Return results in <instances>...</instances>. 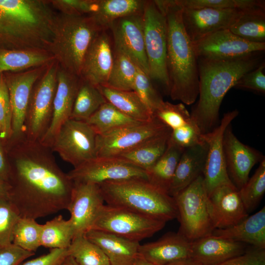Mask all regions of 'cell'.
Here are the masks:
<instances>
[{
    "label": "cell",
    "instance_id": "cell-7",
    "mask_svg": "<svg viewBox=\"0 0 265 265\" xmlns=\"http://www.w3.org/2000/svg\"><path fill=\"white\" fill-rule=\"evenodd\" d=\"M180 226L178 233L191 242L214 230L208 207L203 175L174 197Z\"/></svg>",
    "mask_w": 265,
    "mask_h": 265
},
{
    "label": "cell",
    "instance_id": "cell-41",
    "mask_svg": "<svg viewBox=\"0 0 265 265\" xmlns=\"http://www.w3.org/2000/svg\"><path fill=\"white\" fill-rule=\"evenodd\" d=\"M238 191L248 213L254 210L265 192V158L260 162L252 177L248 179Z\"/></svg>",
    "mask_w": 265,
    "mask_h": 265
},
{
    "label": "cell",
    "instance_id": "cell-54",
    "mask_svg": "<svg viewBox=\"0 0 265 265\" xmlns=\"http://www.w3.org/2000/svg\"><path fill=\"white\" fill-rule=\"evenodd\" d=\"M9 185L7 183L0 180V197L9 198Z\"/></svg>",
    "mask_w": 265,
    "mask_h": 265
},
{
    "label": "cell",
    "instance_id": "cell-25",
    "mask_svg": "<svg viewBox=\"0 0 265 265\" xmlns=\"http://www.w3.org/2000/svg\"><path fill=\"white\" fill-rule=\"evenodd\" d=\"M246 250L243 243L211 235L191 241L190 253L202 265H220Z\"/></svg>",
    "mask_w": 265,
    "mask_h": 265
},
{
    "label": "cell",
    "instance_id": "cell-11",
    "mask_svg": "<svg viewBox=\"0 0 265 265\" xmlns=\"http://www.w3.org/2000/svg\"><path fill=\"white\" fill-rule=\"evenodd\" d=\"M97 135L86 121L69 119L61 127L50 148L76 167L97 157Z\"/></svg>",
    "mask_w": 265,
    "mask_h": 265
},
{
    "label": "cell",
    "instance_id": "cell-16",
    "mask_svg": "<svg viewBox=\"0 0 265 265\" xmlns=\"http://www.w3.org/2000/svg\"><path fill=\"white\" fill-rule=\"evenodd\" d=\"M198 58L226 60L263 52L265 43L249 42L231 32L228 28L213 32L193 42Z\"/></svg>",
    "mask_w": 265,
    "mask_h": 265
},
{
    "label": "cell",
    "instance_id": "cell-50",
    "mask_svg": "<svg viewBox=\"0 0 265 265\" xmlns=\"http://www.w3.org/2000/svg\"><path fill=\"white\" fill-rule=\"evenodd\" d=\"M220 265H265V249L253 247Z\"/></svg>",
    "mask_w": 265,
    "mask_h": 265
},
{
    "label": "cell",
    "instance_id": "cell-39",
    "mask_svg": "<svg viewBox=\"0 0 265 265\" xmlns=\"http://www.w3.org/2000/svg\"><path fill=\"white\" fill-rule=\"evenodd\" d=\"M68 251L79 265H110L102 250L84 235L74 238Z\"/></svg>",
    "mask_w": 265,
    "mask_h": 265
},
{
    "label": "cell",
    "instance_id": "cell-6",
    "mask_svg": "<svg viewBox=\"0 0 265 265\" xmlns=\"http://www.w3.org/2000/svg\"><path fill=\"white\" fill-rule=\"evenodd\" d=\"M102 29L91 15L57 14L48 51L58 65L80 77L86 53Z\"/></svg>",
    "mask_w": 265,
    "mask_h": 265
},
{
    "label": "cell",
    "instance_id": "cell-43",
    "mask_svg": "<svg viewBox=\"0 0 265 265\" xmlns=\"http://www.w3.org/2000/svg\"><path fill=\"white\" fill-rule=\"evenodd\" d=\"M177 1L182 7L189 8L244 10L265 8V1L260 0H177Z\"/></svg>",
    "mask_w": 265,
    "mask_h": 265
},
{
    "label": "cell",
    "instance_id": "cell-37",
    "mask_svg": "<svg viewBox=\"0 0 265 265\" xmlns=\"http://www.w3.org/2000/svg\"><path fill=\"white\" fill-rule=\"evenodd\" d=\"M106 102L97 86L81 80L70 119L86 121Z\"/></svg>",
    "mask_w": 265,
    "mask_h": 265
},
{
    "label": "cell",
    "instance_id": "cell-15",
    "mask_svg": "<svg viewBox=\"0 0 265 265\" xmlns=\"http://www.w3.org/2000/svg\"><path fill=\"white\" fill-rule=\"evenodd\" d=\"M238 113L236 109L225 113L218 126L202 134V139L207 145L203 177L208 196L217 186L232 182L227 170L223 140L225 131Z\"/></svg>",
    "mask_w": 265,
    "mask_h": 265
},
{
    "label": "cell",
    "instance_id": "cell-35",
    "mask_svg": "<svg viewBox=\"0 0 265 265\" xmlns=\"http://www.w3.org/2000/svg\"><path fill=\"white\" fill-rule=\"evenodd\" d=\"M73 238L70 220H65L61 215L56 216L44 224H42L41 246L50 249H68Z\"/></svg>",
    "mask_w": 265,
    "mask_h": 265
},
{
    "label": "cell",
    "instance_id": "cell-30",
    "mask_svg": "<svg viewBox=\"0 0 265 265\" xmlns=\"http://www.w3.org/2000/svg\"><path fill=\"white\" fill-rule=\"evenodd\" d=\"M170 133L171 130L169 129L115 158L146 172L165 152Z\"/></svg>",
    "mask_w": 265,
    "mask_h": 265
},
{
    "label": "cell",
    "instance_id": "cell-44",
    "mask_svg": "<svg viewBox=\"0 0 265 265\" xmlns=\"http://www.w3.org/2000/svg\"><path fill=\"white\" fill-rule=\"evenodd\" d=\"M133 91L153 115L164 101L153 86L150 77L139 68L135 77Z\"/></svg>",
    "mask_w": 265,
    "mask_h": 265
},
{
    "label": "cell",
    "instance_id": "cell-34",
    "mask_svg": "<svg viewBox=\"0 0 265 265\" xmlns=\"http://www.w3.org/2000/svg\"><path fill=\"white\" fill-rule=\"evenodd\" d=\"M228 29L248 42L265 43V8L245 10Z\"/></svg>",
    "mask_w": 265,
    "mask_h": 265
},
{
    "label": "cell",
    "instance_id": "cell-40",
    "mask_svg": "<svg viewBox=\"0 0 265 265\" xmlns=\"http://www.w3.org/2000/svg\"><path fill=\"white\" fill-rule=\"evenodd\" d=\"M42 224L36 219L20 217L13 232L12 244L29 252H35L40 245Z\"/></svg>",
    "mask_w": 265,
    "mask_h": 265
},
{
    "label": "cell",
    "instance_id": "cell-14",
    "mask_svg": "<svg viewBox=\"0 0 265 265\" xmlns=\"http://www.w3.org/2000/svg\"><path fill=\"white\" fill-rule=\"evenodd\" d=\"M67 175L73 183L98 185L110 181L147 179L145 171L115 157H96L74 167Z\"/></svg>",
    "mask_w": 265,
    "mask_h": 265
},
{
    "label": "cell",
    "instance_id": "cell-46",
    "mask_svg": "<svg viewBox=\"0 0 265 265\" xmlns=\"http://www.w3.org/2000/svg\"><path fill=\"white\" fill-rule=\"evenodd\" d=\"M12 134V112L9 96L3 74H0V140L6 145Z\"/></svg>",
    "mask_w": 265,
    "mask_h": 265
},
{
    "label": "cell",
    "instance_id": "cell-13",
    "mask_svg": "<svg viewBox=\"0 0 265 265\" xmlns=\"http://www.w3.org/2000/svg\"><path fill=\"white\" fill-rule=\"evenodd\" d=\"M47 66L3 74L8 90L12 112V134L7 143L18 141L25 136V122L31 92L35 82Z\"/></svg>",
    "mask_w": 265,
    "mask_h": 265
},
{
    "label": "cell",
    "instance_id": "cell-3",
    "mask_svg": "<svg viewBox=\"0 0 265 265\" xmlns=\"http://www.w3.org/2000/svg\"><path fill=\"white\" fill-rule=\"evenodd\" d=\"M56 15L48 0H0V49L48 51Z\"/></svg>",
    "mask_w": 265,
    "mask_h": 265
},
{
    "label": "cell",
    "instance_id": "cell-36",
    "mask_svg": "<svg viewBox=\"0 0 265 265\" xmlns=\"http://www.w3.org/2000/svg\"><path fill=\"white\" fill-rule=\"evenodd\" d=\"M112 67L105 86L123 91H133L138 67L126 54L114 48Z\"/></svg>",
    "mask_w": 265,
    "mask_h": 265
},
{
    "label": "cell",
    "instance_id": "cell-38",
    "mask_svg": "<svg viewBox=\"0 0 265 265\" xmlns=\"http://www.w3.org/2000/svg\"><path fill=\"white\" fill-rule=\"evenodd\" d=\"M97 135L109 132L122 127L139 122L125 115L106 102L86 121Z\"/></svg>",
    "mask_w": 265,
    "mask_h": 265
},
{
    "label": "cell",
    "instance_id": "cell-55",
    "mask_svg": "<svg viewBox=\"0 0 265 265\" xmlns=\"http://www.w3.org/2000/svg\"><path fill=\"white\" fill-rule=\"evenodd\" d=\"M61 265H79L74 258L69 255L65 259Z\"/></svg>",
    "mask_w": 265,
    "mask_h": 265
},
{
    "label": "cell",
    "instance_id": "cell-26",
    "mask_svg": "<svg viewBox=\"0 0 265 265\" xmlns=\"http://www.w3.org/2000/svg\"><path fill=\"white\" fill-rule=\"evenodd\" d=\"M207 153L203 143L184 149L177 165L168 194L174 197L202 175Z\"/></svg>",
    "mask_w": 265,
    "mask_h": 265
},
{
    "label": "cell",
    "instance_id": "cell-47",
    "mask_svg": "<svg viewBox=\"0 0 265 265\" xmlns=\"http://www.w3.org/2000/svg\"><path fill=\"white\" fill-rule=\"evenodd\" d=\"M53 8L59 13L70 15H92L97 10L99 0H48Z\"/></svg>",
    "mask_w": 265,
    "mask_h": 265
},
{
    "label": "cell",
    "instance_id": "cell-56",
    "mask_svg": "<svg viewBox=\"0 0 265 265\" xmlns=\"http://www.w3.org/2000/svg\"><path fill=\"white\" fill-rule=\"evenodd\" d=\"M133 265H154L140 257H138Z\"/></svg>",
    "mask_w": 265,
    "mask_h": 265
},
{
    "label": "cell",
    "instance_id": "cell-53",
    "mask_svg": "<svg viewBox=\"0 0 265 265\" xmlns=\"http://www.w3.org/2000/svg\"><path fill=\"white\" fill-rule=\"evenodd\" d=\"M168 265H202L196 260L192 258H187L181 260Z\"/></svg>",
    "mask_w": 265,
    "mask_h": 265
},
{
    "label": "cell",
    "instance_id": "cell-17",
    "mask_svg": "<svg viewBox=\"0 0 265 265\" xmlns=\"http://www.w3.org/2000/svg\"><path fill=\"white\" fill-rule=\"evenodd\" d=\"M104 205V198L99 185L73 183L67 210L71 214L69 220L74 238L84 235L92 228Z\"/></svg>",
    "mask_w": 265,
    "mask_h": 265
},
{
    "label": "cell",
    "instance_id": "cell-18",
    "mask_svg": "<svg viewBox=\"0 0 265 265\" xmlns=\"http://www.w3.org/2000/svg\"><path fill=\"white\" fill-rule=\"evenodd\" d=\"M114 48L129 56L149 76L145 51L142 14L118 19L110 25Z\"/></svg>",
    "mask_w": 265,
    "mask_h": 265
},
{
    "label": "cell",
    "instance_id": "cell-12",
    "mask_svg": "<svg viewBox=\"0 0 265 265\" xmlns=\"http://www.w3.org/2000/svg\"><path fill=\"white\" fill-rule=\"evenodd\" d=\"M170 129L156 117L96 137V157H116Z\"/></svg>",
    "mask_w": 265,
    "mask_h": 265
},
{
    "label": "cell",
    "instance_id": "cell-22",
    "mask_svg": "<svg viewBox=\"0 0 265 265\" xmlns=\"http://www.w3.org/2000/svg\"><path fill=\"white\" fill-rule=\"evenodd\" d=\"M208 207L214 229L233 226L248 216L238 189L232 182L221 185L213 190L208 196Z\"/></svg>",
    "mask_w": 265,
    "mask_h": 265
},
{
    "label": "cell",
    "instance_id": "cell-23",
    "mask_svg": "<svg viewBox=\"0 0 265 265\" xmlns=\"http://www.w3.org/2000/svg\"><path fill=\"white\" fill-rule=\"evenodd\" d=\"M111 41L105 30L96 35L84 57L80 75L81 80L97 87L106 85L114 60Z\"/></svg>",
    "mask_w": 265,
    "mask_h": 265
},
{
    "label": "cell",
    "instance_id": "cell-8",
    "mask_svg": "<svg viewBox=\"0 0 265 265\" xmlns=\"http://www.w3.org/2000/svg\"><path fill=\"white\" fill-rule=\"evenodd\" d=\"M146 54L149 77L169 94L167 57V30L165 16L155 0H146L142 13Z\"/></svg>",
    "mask_w": 265,
    "mask_h": 265
},
{
    "label": "cell",
    "instance_id": "cell-27",
    "mask_svg": "<svg viewBox=\"0 0 265 265\" xmlns=\"http://www.w3.org/2000/svg\"><path fill=\"white\" fill-rule=\"evenodd\" d=\"M84 236L102 250L110 265H133L138 257L139 242L94 229Z\"/></svg>",
    "mask_w": 265,
    "mask_h": 265
},
{
    "label": "cell",
    "instance_id": "cell-20",
    "mask_svg": "<svg viewBox=\"0 0 265 265\" xmlns=\"http://www.w3.org/2000/svg\"><path fill=\"white\" fill-rule=\"evenodd\" d=\"M56 80L52 120L47 132L39 141L49 147L61 127L70 118L81 79L58 65Z\"/></svg>",
    "mask_w": 265,
    "mask_h": 265
},
{
    "label": "cell",
    "instance_id": "cell-5",
    "mask_svg": "<svg viewBox=\"0 0 265 265\" xmlns=\"http://www.w3.org/2000/svg\"><path fill=\"white\" fill-rule=\"evenodd\" d=\"M99 186L107 205L126 208L166 223L177 218L174 198L146 179L106 182Z\"/></svg>",
    "mask_w": 265,
    "mask_h": 265
},
{
    "label": "cell",
    "instance_id": "cell-29",
    "mask_svg": "<svg viewBox=\"0 0 265 265\" xmlns=\"http://www.w3.org/2000/svg\"><path fill=\"white\" fill-rule=\"evenodd\" d=\"M54 60L47 50L0 49V74L47 66Z\"/></svg>",
    "mask_w": 265,
    "mask_h": 265
},
{
    "label": "cell",
    "instance_id": "cell-24",
    "mask_svg": "<svg viewBox=\"0 0 265 265\" xmlns=\"http://www.w3.org/2000/svg\"><path fill=\"white\" fill-rule=\"evenodd\" d=\"M190 243L178 232L169 233L157 241L140 244L138 256L154 265H168L190 258Z\"/></svg>",
    "mask_w": 265,
    "mask_h": 265
},
{
    "label": "cell",
    "instance_id": "cell-48",
    "mask_svg": "<svg viewBox=\"0 0 265 265\" xmlns=\"http://www.w3.org/2000/svg\"><path fill=\"white\" fill-rule=\"evenodd\" d=\"M265 61L258 66L244 74L236 82L234 87L248 89L258 93H265Z\"/></svg>",
    "mask_w": 265,
    "mask_h": 265
},
{
    "label": "cell",
    "instance_id": "cell-52",
    "mask_svg": "<svg viewBox=\"0 0 265 265\" xmlns=\"http://www.w3.org/2000/svg\"><path fill=\"white\" fill-rule=\"evenodd\" d=\"M4 145L0 140V180L8 183L10 176V166Z\"/></svg>",
    "mask_w": 265,
    "mask_h": 265
},
{
    "label": "cell",
    "instance_id": "cell-2",
    "mask_svg": "<svg viewBox=\"0 0 265 265\" xmlns=\"http://www.w3.org/2000/svg\"><path fill=\"white\" fill-rule=\"evenodd\" d=\"M261 53L226 60L198 58L199 99L190 115L202 134L215 128L228 91L244 74L264 61Z\"/></svg>",
    "mask_w": 265,
    "mask_h": 265
},
{
    "label": "cell",
    "instance_id": "cell-1",
    "mask_svg": "<svg viewBox=\"0 0 265 265\" xmlns=\"http://www.w3.org/2000/svg\"><path fill=\"white\" fill-rule=\"evenodd\" d=\"M6 146L8 199L19 215L36 219L67 210L73 182L57 164L51 148L25 136Z\"/></svg>",
    "mask_w": 265,
    "mask_h": 265
},
{
    "label": "cell",
    "instance_id": "cell-21",
    "mask_svg": "<svg viewBox=\"0 0 265 265\" xmlns=\"http://www.w3.org/2000/svg\"><path fill=\"white\" fill-rule=\"evenodd\" d=\"M223 144L229 178L239 189L248 180L253 167L265 157L258 151L242 143L234 134L231 124L225 131Z\"/></svg>",
    "mask_w": 265,
    "mask_h": 265
},
{
    "label": "cell",
    "instance_id": "cell-45",
    "mask_svg": "<svg viewBox=\"0 0 265 265\" xmlns=\"http://www.w3.org/2000/svg\"><path fill=\"white\" fill-rule=\"evenodd\" d=\"M20 217L9 200L0 197V248L12 244L13 230Z\"/></svg>",
    "mask_w": 265,
    "mask_h": 265
},
{
    "label": "cell",
    "instance_id": "cell-28",
    "mask_svg": "<svg viewBox=\"0 0 265 265\" xmlns=\"http://www.w3.org/2000/svg\"><path fill=\"white\" fill-rule=\"evenodd\" d=\"M223 238L265 249V208L233 226L215 229L212 234Z\"/></svg>",
    "mask_w": 265,
    "mask_h": 265
},
{
    "label": "cell",
    "instance_id": "cell-33",
    "mask_svg": "<svg viewBox=\"0 0 265 265\" xmlns=\"http://www.w3.org/2000/svg\"><path fill=\"white\" fill-rule=\"evenodd\" d=\"M145 1L141 0H99L98 9L91 16L102 30H106L118 19L142 14Z\"/></svg>",
    "mask_w": 265,
    "mask_h": 265
},
{
    "label": "cell",
    "instance_id": "cell-10",
    "mask_svg": "<svg viewBox=\"0 0 265 265\" xmlns=\"http://www.w3.org/2000/svg\"><path fill=\"white\" fill-rule=\"evenodd\" d=\"M165 224L126 208L105 204L91 229L139 242L161 230Z\"/></svg>",
    "mask_w": 265,
    "mask_h": 265
},
{
    "label": "cell",
    "instance_id": "cell-49",
    "mask_svg": "<svg viewBox=\"0 0 265 265\" xmlns=\"http://www.w3.org/2000/svg\"><path fill=\"white\" fill-rule=\"evenodd\" d=\"M34 252L25 250L13 244L0 248V265H20Z\"/></svg>",
    "mask_w": 265,
    "mask_h": 265
},
{
    "label": "cell",
    "instance_id": "cell-51",
    "mask_svg": "<svg viewBox=\"0 0 265 265\" xmlns=\"http://www.w3.org/2000/svg\"><path fill=\"white\" fill-rule=\"evenodd\" d=\"M68 255V249H52L47 254L24 261L20 265H61Z\"/></svg>",
    "mask_w": 265,
    "mask_h": 265
},
{
    "label": "cell",
    "instance_id": "cell-42",
    "mask_svg": "<svg viewBox=\"0 0 265 265\" xmlns=\"http://www.w3.org/2000/svg\"><path fill=\"white\" fill-rule=\"evenodd\" d=\"M153 115L171 130L183 128L194 122L183 103L173 104L163 101Z\"/></svg>",
    "mask_w": 265,
    "mask_h": 265
},
{
    "label": "cell",
    "instance_id": "cell-19",
    "mask_svg": "<svg viewBox=\"0 0 265 265\" xmlns=\"http://www.w3.org/2000/svg\"><path fill=\"white\" fill-rule=\"evenodd\" d=\"M182 7L183 23L192 42L213 32L229 28L246 10Z\"/></svg>",
    "mask_w": 265,
    "mask_h": 265
},
{
    "label": "cell",
    "instance_id": "cell-9",
    "mask_svg": "<svg viewBox=\"0 0 265 265\" xmlns=\"http://www.w3.org/2000/svg\"><path fill=\"white\" fill-rule=\"evenodd\" d=\"M58 68L55 60L48 65L33 87L25 122V136L29 140L40 141L50 126Z\"/></svg>",
    "mask_w": 265,
    "mask_h": 265
},
{
    "label": "cell",
    "instance_id": "cell-4",
    "mask_svg": "<svg viewBox=\"0 0 265 265\" xmlns=\"http://www.w3.org/2000/svg\"><path fill=\"white\" fill-rule=\"evenodd\" d=\"M166 23V63L170 89L173 100L193 104L198 97V58L193 42L187 34L182 18V6L177 0H157Z\"/></svg>",
    "mask_w": 265,
    "mask_h": 265
},
{
    "label": "cell",
    "instance_id": "cell-31",
    "mask_svg": "<svg viewBox=\"0 0 265 265\" xmlns=\"http://www.w3.org/2000/svg\"><path fill=\"white\" fill-rule=\"evenodd\" d=\"M106 101L128 116L139 122L154 117L134 91H123L105 85L97 86Z\"/></svg>",
    "mask_w": 265,
    "mask_h": 265
},
{
    "label": "cell",
    "instance_id": "cell-32",
    "mask_svg": "<svg viewBox=\"0 0 265 265\" xmlns=\"http://www.w3.org/2000/svg\"><path fill=\"white\" fill-rule=\"evenodd\" d=\"M184 150L169 138L163 155L146 171L148 181L168 194L177 165Z\"/></svg>",
    "mask_w": 265,
    "mask_h": 265
}]
</instances>
